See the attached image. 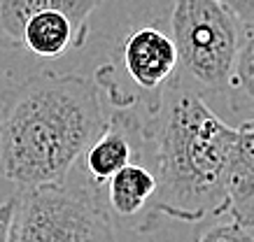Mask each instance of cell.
<instances>
[{"instance_id": "cell-8", "label": "cell", "mask_w": 254, "mask_h": 242, "mask_svg": "<svg viewBox=\"0 0 254 242\" xmlns=\"http://www.w3.org/2000/svg\"><path fill=\"white\" fill-rule=\"evenodd\" d=\"M145 158L147 154L133 163L124 165L105 184L108 210L117 219L126 221L128 226H135L140 233H147V217H149L156 187H159L154 170L152 165L145 163Z\"/></svg>"}, {"instance_id": "cell-10", "label": "cell", "mask_w": 254, "mask_h": 242, "mask_svg": "<svg viewBox=\"0 0 254 242\" xmlns=\"http://www.w3.org/2000/svg\"><path fill=\"white\" fill-rule=\"evenodd\" d=\"M229 86L254 105V24H245V33H243V42H240Z\"/></svg>"}, {"instance_id": "cell-7", "label": "cell", "mask_w": 254, "mask_h": 242, "mask_svg": "<svg viewBox=\"0 0 254 242\" xmlns=\"http://www.w3.org/2000/svg\"><path fill=\"white\" fill-rule=\"evenodd\" d=\"M145 154V124L138 117V112H133L131 107H112L105 128L86 147L82 156L86 184L100 191V187H105L115 172L142 158Z\"/></svg>"}, {"instance_id": "cell-5", "label": "cell", "mask_w": 254, "mask_h": 242, "mask_svg": "<svg viewBox=\"0 0 254 242\" xmlns=\"http://www.w3.org/2000/svg\"><path fill=\"white\" fill-rule=\"evenodd\" d=\"M105 0H0V45L56 61L84 47L89 19Z\"/></svg>"}, {"instance_id": "cell-9", "label": "cell", "mask_w": 254, "mask_h": 242, "mask_svg": "<svg viewBox=\"0 0 254 242\" xmlns=\"http://www.w3.org/2000/svg\"><path fill=\"white\" fill-rule=\"evenodd\" d=\"M224 214L254 226V119L236 128Z\"/></svg>"}, {"instance_id": "cell-2", "label": "cell", "mask_w": 254, "mask_h": 242, "mask_svg": "<svg viewBox=\"0 0 254 242\" xmlns=\"http://www.w3.org/2000/svg\"><path fill=\"white\" fill-rule=\"evenodd\" d=\"M142 124L147 156L159 182L147 217V233L161 219L203 221L222 217L236 128L177 79Z\"/></svg>"}, {"instance_id": "cell-3", "label": "cell", "mask_w": 254, "mask_h": 242, "mask_svg": "<svg viewBox=\"0 0 254 242\" xmlns=\"http://www.w3.org/2000/svg\"><path fill=\"white\" fill-rule=\"evenodd\" d=\"M245 24L219 0H175L170 38L177 47V82L193 91H224L233 75Z\"/></svg>"}, {"instance_id": "cell-1", "label": "cell", "mask_w": 254, "mask_h": 242, "mask_svg": "<svg viewBox=\"0 0 254 242\" xmlns=\"http://www.w3.org/2000/svg\"><path fill=\"white\" fill-rule=\"evenodd\" d=\"M96 79L38 72L0 100V175L19 189L72 177L108 114Z\"/></svg>"}, {"instance_id": "cell-11", "label": "cell", "mask_w": 254, "mask_h": 242, "mask_svg": "<svg viewBox=\"0 0 254 242\" xmlns=\"http://www.w3.org/2000/svg\"><path fill=\"white\" fill-rule=\"evenodd\" d=\"M196 242H254V226L222 214L217 217L215 224L200 228Z\"/></svg>"}, {"instance_id": "cell-13", "label": "cell", "mask_w": 254, "mask_h": 242, "mask_svg": "<svg viewBox=\"0 0 254 242\" xmlns=\"http://www.w3.org/2000/svg\"><path fill=\"white\" fill-rule=\"evenodd\" d=\"M243 24H254V0H219Z\"/></svg>"}, {"instance_id": "cell-4", "label": "cell", "mask_w": 254, "mask_h": 242, "mask_svg": "<svg viewBox=\"0 0 254 242\" xmlns=\"http://www.w3.org/2000/svg\"><path fill=\"white\" fill-rule=\"evenodd\" d=\"M12 242H117L108 205L86 182L19 189Z\"/></svg>"}, {"instance_id": "cell-6", "label": "cell", "mask_w": 254, "mask_h": 242, "mask_svg": "<svg viewBox=\"0 0 254 242\" xmlns=\"http://www.w3.org/2000/svg\"><path fill=\"white\" fill-rule=\"evenodd\" d=\"M124 70L133 84L147 96V114L159 107L163 91L177 79V47L173 38L156 26H140L124 38Z\"/></svg>"}, {"instance_id": "cell-12", "label": "cell", "mask_w": 254, "mask_h": 242, "mask_svg": "<svg viewBox=\"0 0 254 242\" xmlns=\"http://www.w3.org/2000/svg\"><path fill=\"white\" fill-rule=\"evenodd\" d=\"M14 214H16V194L0 203V242H12Z\"/></svg>"}]
</instances>
